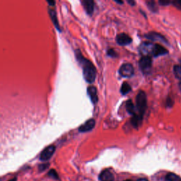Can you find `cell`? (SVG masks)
Listing matches in <instances>:
<instances>
[{"label":"cell","instance_id":"32","mask_svg":"<svg viewBox=\"0 0 181 181\" xmlns=\"http://www.w3.org/2000/svg\"><path fill=\"white\" fill-rule=\"evenodd\" d=\"M180 66H181V59L180 60Z\"/></svg>","mask_w":181,"mask_h":181},{"label":"cell","instance_id":"6","mask_svg":"<svg viewBox=\"0 0 181 181\" xmlns=\"http://www.w3.org/2000/svg\"><path fill=\"white\" fill-rule=\"evenodd\" d=\"M96 121L94 119H89L88 120L83 124L82 125L80 126L79 128V131L80 132H86L91 131L92 129L95 127Z\"/></svg>","mask_w":181,"mask_h":181},{"label":"cell","instance_id":"26","mask_svg":"<svg viewBox=\"0 0 181 181\" xmlns=\"http://www.w3.org/2000/svg\"><path fill=\"white\" fill-rule=\"evenodd\" d=\"M115 2H116V3H118V4H123V2H122V1H116V0H115Z\"/></svg>","mask_w":181,"mask_h":181},{"label":"cell","instance_id":"17","mask_svg":"<svg viewBox=\"0 0 181 181\" xmlns=\"http://www.w3.org/2000/svg\"><path fill=\"white\" fill-rule=\"evenodd\" d=\"M166 180L168 181H181V178L175 173H170L166 175Z\"/></svg>","mask_w":181,"mask_h":181},{"label":"cell","instance_id":"18","mask_svg":"<svg viewBox=\"0 0 181 181\" xmlns=\"http://www.w3.org/2000/svg\"><path fill=\"white\" fill-rule=\"evenodd\" d=\"M173 72H174L175 77L181 81V66L175 65L173 68Z\"/></svg>","mask_w":181,"mask_h":181},{"label":"cell","instance_id":"30","mask_svg":"<svg viewBox=\"0 0 181 181\" xmlns=\"http://www.w3.org/2000/svg\"><path fill=\"white\" fill-rule=\"evenodd\" d=\"M178 4H179V5L180 6H181V1H179V2H178Z\"/></svg>","mask_w":181,"mask_h":181},{"label":"cell","instance_id":"2","mask_svg":"<svg viewBox=\"0 0 181 181\" xmlns=\"http://www.w3.org/2000/svg\"><path fill=\"white\" fill-rule=\"evenodd\" d=\"M147 95L144 91H140L138 93L137 97H136V107L137 108L139 112L138 115L143 118V115L147 109Z\"/></svg>","mask_w":181,"mask_h":181},{"label":"cell","instance_id":"24","mask_svg":"<svg viewBox=\"0 0 181 181\" xmlns=\"http://www.w3.org/2000/svg\"><path fill=\"white\" fill-rule=\"evenodd\" d=\"M159 3L161 4H163V5H166V4H168V3H169V2H163V1H161V2H159Z\"/></svg>","mask_w":181,"mask_h":181},{"label":"cell","instance_id":"8","mask_svg":"<svg viewBox=\"0 0 181 181\" xmlns=\"http://www.w3.org/2000/svg\"><path fill=\"white\" fill-rule=\"evenodd\" d=\"M168 53L167 50L164 47L161 45L159 44H154L152 51V55L153 57H158L161 55H163Z\"/></svg>","mask_w":181,"mask_h":181},{"label":"cell","instance_id":"31","mask_svg":"<svg viewBox=\"0 0 181 181\" xmlns=\"http://www.w3.org/2000/svg\"><path fill=\"white\" fill-rule=\"evenodd\" d=\"M125 181H132V180H125Z\"/></svg>","mask_w":181,"mask_h":181},{"label":"cell","instance_id":"28","mask_svg":"<svg viewBox=\"0 0 181 181\" xmlns=\"http://www.w3.org/2000/svg\"><path fill=\"white\" fill-rule=\"evenodd\" d=\"M179 88H180V91H181V81L180 82V84H179Z\"/></svg>","mask_w":181,"mask_h":181},{"label":"cell","instance_id":"19","mask_svg":"<svg viewBox=\"0 0 181 181\" xmlns=\"http://www.w3.org/2000/svg\"><path fill=\"white\" fill-rule=\"evenodd\" d=\"M147 4H148L149 8L152 10V11H157V6H156L155 3L153 2H148Z\"/></svg>","mask_w":181,"mask_h":181},{"label":"cell","instance_id":"20","mask_svg":"<svg viewBox=\"0 0 181 181\" xmlns=\"http://www.w3.org/2000/svg\"><path fill=\"white\" fill-rule=\"evenodd\" d=\"M108 54L109 56L112 57V58H116V57L118 56V54L116 53V52L115 50H113V49L108 50Z\"/></svg>","mask_w":181,"mask_h":181},{"label":"cell","instance_id":"23","mask_svg":"<svg viewBox=\"0 0 181 181\" xmlns=\"http://www.w3.org/2000/svg\"><path fill=\"white\" fill-rule=\"evenodd\" d=\"M48 3L49 4L50 6H54V4H55V2H54V1L53 2H50V1H48Z\"/></svg>","mask_w":181,"mask_h":181},{"label":"cell","instance_id":"10","mask_svg":"<svg viewBox=\"0 0 181 181\" xmlns=\"http://www.w3.org/2000/svg\"><path fill=\"white\" fill-rule=\"evenodd\" d=\"M83 6L85 9L86 13L89 15L93 14L94 10V2L92 0H84L81 2Z\"/></svg>","mask_w":181,"mask_h":181},{"label":"cell","instance_id":"27","mask_svg":"<svg viewBox=\"0 0 181 181\" xmlns=\"http://www.w3.org/2000/svg\"><path fill=\"white\" fill-rule=\"evenodd\" d=\"M127 2H128L129 4H130V3H131V4H132V5L135 4V2H130V1H128Z\"/></svg>","mask_w":181,"mask_h":181},{"label":"cell","instance_id":"12","mask_svg":"<svg viewBox=\"0 0 181 181\" xmlns=\"http://www.w3.org/2000/svg\"><path fill=\"white\" fill-rule=\"evenodd\" d=\"M147 38L149 40L154 41H160L163 42V43H166V39L163 38L162 35L157 33H150L147 36Z\"/></svg>","mask_w":181,"mask_h":181},{"label":"cell","instance_id":"5","mask_svg":"<svg viewBox=\"0 0 181 181\" xmlns=\"http://www.w3.org/2000/svg\"><path fill=\"white\" fill-rule=\"evenodd\" d=\"M54 151H55V147L54 145H50L48 146V147H46L45 149L41 152V161L43 162H46V161L49 160L50 158L52 157V156L53 155L54 153Z\"/></svg>","mask_w":181,"mask_h":181},{"label":"cell","instance_id":"16","mask_svg":"<svg viewBox=\"0 0 181 181\" xmlns=\"http://www.w3.org/2000/svg\"><path fill=\"white\" fill-rule=\"evenodd\" d=\"M131 86L130 84H129L127 82H124L123 83L122 86H121L120 88V92L123 95H126L130 91H131Z\"/></svg>","mask_w":181,"mask_h":181},{"label":"cell","instance_id":"25","mask_svg":"<svg viewBox=\"0 0 181 181\" xmlns=\"http://www.w3.org/2000/svg\"><path fill=\"white\" fill-rule=\"evenodd\" d=\"M137 181H149L147 179H146V178H140V179L137 180Z\"/></svg>","mask_w":181,"mask_h":181},{"label":"cell","instance_id":"3","mask_svg":"<svg viewBox=\"0 0 181 181\" xmlns=\"http://www.w3.org/2000/svg\"><path fill=\"white\" fill-rule=\"evenodd\" d=\"M152 65V60L151 57L149 56H143L141 58L139 62V66L141 70L142 71L143 73L147 74L149 72L151 68Z\"/></svg>","mask_w":181,"mask_h":181},{"label":"cell","instance_id":"1","mask_svg":"<svg viewBox=\"0 0 181 181\" xmlns=\"http://www.w3.org/2000/svg\"><path fill=\"white\" fill-rule=\"evenodd\" d=\"M75 54L79 62L82 67L84 77L85 79V80L88 83H93L95 81L96 76V69L95 67L91 62L84 58L80 50H76Z\"/></svg>","mask_w":181,"mask_h":181},{"label":"cell","instance_id":"21","mask_svg":"<svg viewBox=\"0 0 181 181\" xmlns=\"http://www.w3.org/2000/svg\"><path fill=\"white\" fill-rule=\"evenodd\" d=\"M48 175H50V176H51L52 178H55V179H58V173H57V172L54 170H51L48 173Z\"/></svg>","mask_w":181,"mask_h":181},{"label":"cell","instance_id":"11","mask_svg":"<svg viewBox=\"0 0 181 181\" xmlns=\"http://www.w3.org/2000/svg\"><path fill=\"white\" fill-rule=\"evenodd\" d=\"M99 179L101 181H113L114 176L110 171H109L108 170H105L101 173Z\"/></svg>","mask_w":181,"mask_h":181},{"label":"cell","instance_id":"7","mask_svg":"<svg viewBox=\"0 0 181 181\" xmlns=\"http://www.w3.org/2000/svg\"><path fill=\"white\" fill-rule=\"evenodd\" d=\"M116 41L120 45H127L132 43V38L126 33L118 34L116 37Z\"/></svg>","mask_w":181,"mask_h":181},{"label":"cell","instance_id":"29","mask_svg":"<svg viewBox=\"0 0 181 181\" xmlns=\"http://www.w3.org/2000/svg\"><path fill=\"white\" fill-rule=\"evenodd\" d=\"M9 181H16V178H14V179H12L11 180H9Z\"/></svg>","mask_w":181,"mask_h":181},{"label":"cell","instance_id":"14","mask_svg":"<svg viewBox=\"0 0 181 181\" xmlns=\"http://www.w3.org/2000/svg\"><path fill=\"white\" fill-rule=\"evenodd\" d=\"M142 119L143 118L142 117H140L138 114H136V115H133L132 120H131V123H132L133 127L137 128L139 126L141 125V123H142Z\"/></svg>","mask_w":181,"mask_h":181},{"label":"cell","instance_id":"13","mask_svg":"<svg viewBox=\"0 0 181 181\" xmlns=\"http://www.w3.org/2000/svg\"><path fill=\"white\" fill-rule=\"evenodd\" d=\"M49 14H50V19L52 20V21H53V23L54 25V26L56 27L57 29L59 30V31H60V29H59V25L58 21V18H57L56 11H54V9H49Z\"/></svg>","mask_w":181,"mask_h":181},{"label":"cell","instance_id":"9","mask_svg":"<svg viewBox=\"0 0 181 181\" xmlns=\"http://www.w3.org/2000/svg\"><path fill=\"white\" fill-rule=\"evenodd\" d=\"M87 93L93 103H96L98 102V98L97 89H96L95 86H88L87 88Z\"/></svg>","mask_w":181,"mask_h":181},{"label":"cell","instance_id":"4","mask_svg":"<svg viewBox=\"0 0 181 181\" xmlns=\"http://www.w3.org/2000/svg\"><path fill=\"white\" fill-rule=\"evenodd\" d=\"M119 72L123 77L128 78L133 76L135 70H134V67L132 64L130 63H125L120 67V69H119Z\"/></svg>","mask_w":181,"mask_h":181},{"label":"cell","instance_id":"22","mask_svg":"<svg viewBox=\"0 0 181 181\" xmlns=\"http://www.w3.org/2000/svg\"><path fill=\"white\" fill-rule=\"evenodd\" d=\"M48 166V164H47V165H45V164L41 165V166H39V167H40V168H40V170H45V168H47V166Z\"/></svg>","mask_w":181,"mask_h":181},{"label":"cell","instance_id":"15","mask_svg":"<svg viewBox=\"0 0 181 181\" xmlns=\"http://www.w3.org/2000/svg\"><path fill=\"white\" fill-rule=\"evenodd\" d=\"M125 106H126V110H127V111L129 113L132 115H136L135 107L132 100H127V102H126Z\"/></svg>","mask_w":181,"mask_h":181}]
</instances>
